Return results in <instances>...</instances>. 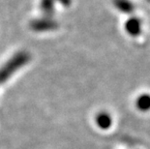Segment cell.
<instances>
[{
  "mask_svg": "<svg viewBox=\"0 0 150 149\" xmlns=\"http://www.w3.org/2000/svg\"><path fill=\"white\" fill-rule=\"evenodd\" d=\"M137 107L142 112H147L150 109V95L142 94L136 101Z\"/></svg>",
  "mask_w": 150,
  "mask_h": 149,
  "instance_id": "277c9868",
  "label": "cell"
},
{
  "mask_svg": "<svg viewBox=\"0 0 150 149\" xmlns=\"http://www.w3.org/2000/svg\"><path fill=\"white\" fill-rule=\"evenodd\" d=\"M28 56L26 53H20L8 62V64L0 70V82L4 81L13 72H15L18 68L25 64L28 61Z\"/></svg>",
  "mask_w": 150,
  "mask_h": 149,
  "instance_id": "6da1fadb",
  "label": "cell"
},
{
  "mask_svg": "<svg viewBox=\"0 0 150 149\" xmlns=\"http://www.w3.org/2000/svg\"><path fill=\"white\" fill-rule=\"evenodd\" d=\"M124 28L127 34L132 37H138L142 34V23L138 17H131L125 21Z\"/></svg>",
  "mask_w": 150,
  "mask_h": 149,
  "instance_id": "7a4b0ae2",
  "label": "cell"
},
{
  "mask_svg": "<svg viewBox=\"0 0 150 149\" xmlns=\"http://www.w3.org/2000/svg\"><path fill=\"white\" fill-rule=\"evenodd\" d=\"M148 1H150V0H148Z\"/></svg>",
  "mask_w": 150,
  "mask_h": 149,
  "instance_id": "8992f818",
  "label": "cell"
},
{
  "mask_svg": "<svg viewBox=\"0 0 150 149\" xmlns=\"http://www.w3.org/2000/svg\"><path fill=\"white\" fill-rule=\"evenodd\" d=\"M97 124L99 125V127L102 129H107L108 127L110 126L111 124V119H110V116L108 114V113H100L98 116H97Z\"/></svg>",
  "mask_w": 150,
  "mask_h": 149,
  "instance_id": "5b68a950",
  "label": "cell"
},
{
  "mask_svg": "<svg viewBox=\"0 0 150 149\" xmlns=\"http://www.w3.org/2000/svg\"><path fill=\"white\" fill-rule=\"evenodd\" d=\"M113 5L122 14L131 15L135 11V5L131 0H113Z\"/></svg>",
  "mask_w": 150,
  "mask_h": 149,
  "instance_id": "3957f363",
  "label": "cell"
}]
</instances>
